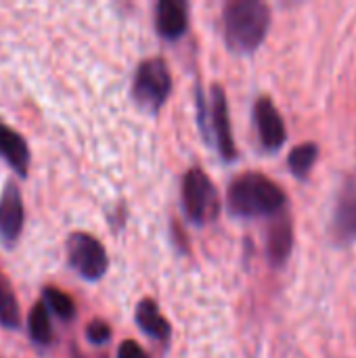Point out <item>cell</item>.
Masks as SVG:
<instances>
[{"mask_svg": "<svg viewBox=\"0 0 356 358\" xmlns=\"http://www.w3.org/2000/svg\"><path fill=\"white\" fill-rule=\"evenodd\" d=\"M285 193L269 176L258 172H245L237 176L227 193L229 212L237 218L277 216L285 208Z\"/></svg>", "mask_w": 356, "mask_h": 358, "instance_id": "obj_1", "label": "cell"}, {"mask_svg": "<svg viewBox=\"0 0 356 358\" xmlns=\"http://www.w3.org/2000/svg\"><path fill=\"white\" fill-rule=\"evenodd\" d=\"M225 40L233 52H254L271 27V8L258 0H231L222 13Z\"/></svg>", "mask_w": 356, "mask_h": 358, "instance_id": "obj_2", "label": "cell"}, {"mask_svg": "<svg viewBox=\"0 0 356 358\" xmlns=\"http://www.w3.org/2000/svg\"><path fill=\"white\" fill-rule=\"evenodd\" d=\"M170 88H172V78L166 61L153 57L138 65L132 80V99L141 111L155 115L164 107Z\"/></svg>", "mask_w": 356, "mask_h": 358, "instance_id": "obj_3", "label": "cell"}, {"mask_svg": "<svg viewBox=\"0 0 356 358\" xmlns=\"http://www.w3.org/2000/svg\"><path fill=\"white\" fill-rule=\"evenodd\" d=\"M180 199H183V210L187 218L199 227L212 222L220 212L218 191L214 182L210 180V176L199 168H191L183 176Z\"/></svg>", "mask_w": 356, "mask_h": 358, "instance_id": "obj_4", "label": "cell"}, {"mask_svg": "<svg viewBox=\"0 0 356 358\" xmlns=\"http://www.w3.org/2000/svg\"><path fill=\"white\" fill-rule=\"evenodd\" d=\"M67 260L71 268L86 281H99L105 277L109 258L103 243L88 233H71L65 243Z\"/></svg>", "mask_w": 356, "mask_h": 358, "instance_id": "obj_5", "label": "cell"}, {"mask_svg": "<svg viewBox=\"0 0 356 358\" xmlns=\"http://www.w3.org/2000/svg\"><path fill=\"white\" fill-rule=\"evenodd\" d=\"M329 231L338 245H353L356 241V172H350L340 187Z\"/></svg>", "mask_w": 356, "mask_h": 358, "instance_id": "obj_6", "label": "cell"}, {"mask_svg": "<svg viewBox=\"0 0 356 358\" xmlns=\"http://www.w3.org/2000/svg\"><path fill=\"white\" fill-rule=\"evenodd\" d=\"M210 128L208 132L214 134L216 149L225 162L237 159V147L231 134V122H229V105H227V94L222 86L214 84L210 92Z\"/></svg>", "mask_w": 356, "mask_h": 358, "instance_id": "obj_7", "label": "cell"}, {"mask_svg": "<svg viewBox=\"0 0 356 358\" xmlns=\"http://www.w3.org/2000/svg\"><path fill=\"white\" fill-rule=\"evenodd\" d=\"M254 120H256L260 143H262V147L266 151H277V149H281L285 145L287 130H285L283 117H281V113L277 111V107L273 105V101L269 96H260L256 101Z\"/></svg>", "mask_w": 356, "mask_h": 358, "instance_id": "obj_8", "label": "cell"}, {"mask_svg": "<svg viewBox=\"0 0 356 358\" xmlns=\"http://www.w3.org/2000/svg\"><path fill=\"white\" fill-rule=\"evenodd\" d=\"M23 197L15 182H6L0 195V239L13 245L23 231Z\"/></svg>", "mask_w": 356, "mask_h": 358, "instance_id": "obj_9", "label": "cell"}, {"mask_svg": "<svg viewBox=\"0 0 356 358\" xmlns=\"http://www.w3.org/2000/svg\"><path fill=\"white\" fill-rule=\"evenodd\" d=\"M187 6L180 0H159L155 6V27L166 40H178L187 31Z\"/></svg>", "mask_w": 356, "mask_h": 358, "instance_id": "obj_10", "label": "cell"}, {"mask_svg": "<svg viewBox=\"0 0 356 358\" xmlns=\"http://www.w3.org/2000/svg\"><path fill=\"white\" fill-rule=\"evenodd\" d=\"M294 248V227L287 214H277L266 237V256L273 266H283Z\"/></svg>", "mask_w": 356, "mask_h": 358, "instance_id": "obj_11", "label": "cell"}, {"mask_svg": "<svg viewBox=\"0 0 356 358\" xmlns=\"http://www.w3.org/2000/svg\"><path fill=\"white\" fill-rule=\"evenodd\" d=\"M0 157L21 176L27 174L29 168V147L25 143V138L15 132L10 126L0 122Z\"/></svg>", "mask_w": 356, "mask_h": 358, "instance_id": "obj_12", "label": "cell"}, {"mask_svg": "<svg viewBox=\"0 0 356 358\" xmlns=\"http://www.w3.org/2000/svg\"><path fill=\"white\" fill-rule=\"evenodd\" d=\"M134 319H136V325L141 327V331L147 334L149 338L166 340L170 336V325L164 319V315L159 313V306L155 304V300H151V298H145L143 302H138V306L134 310Z\"/></svg>", "mask_w": 356, "mask_h": 358, "instance_id": "obj_13", "label": "cell"}, {"mask_svg": "<svg viewBox=\"0 0 356 358\" xmlns=\"http://www.w3.org/2000/svg\"><path fill=\"white\" fill-rule=\"evenodd\" d=\"M317 157H319V147H317L315 143H302V145H298V147L290 153V157H287V164H290L292 174H294L296 178L304 180V178L311 174V170H313Z\"/></svg>", "mask_w": 356, "mask_h": 358, "instance_id": "obj_14", "label": "cell"}, {"mask_svg": "<svg viewBox=\"0 0 356 358\" xmlns=\"http://www.w3.org/2000/svg\"><path fill=\"white\" fill-rule=\"evenodd\" d=\"M27 329H29V336L36 344H50L52 329H50L48 308L42 302H36L31 306L29 317H27Z\"/></svg>", "mask_w": 356, "mask_h": 358, "instance_id": "obj_15", "label": "cell"}, {"mask_svg": "<svg viewBox=\"0 0 356 358\" xmlns=\"http://www.w3.org/2000/svg\"><path fill=\"white\" fill-rule=\"evenodd\" d=\"M42 304L46 308H50L63 321H71L76 317V304H73V300L65 292H61L57 287L42 289Z\"/></svg>", "mask_w": 356, "mask_h": 358, "instance_id": "obj_16", "label": "cell"}, {"mask_svg": "<svg viewBox=\"0 0 356 358\" xmlns=\"http://www.w3.org/2000/svg\"><path fill=\"white\" fill-rule=\"evenodd\" d=\"M19 304L15 294L6 287L0 285V325L6 329H19Z\"/></svg>", "mask_w": 356, "mask_h": 358, "instance_id": "obj_17", "label": "cell"}, {"mask_svg": "<svg viewBox=\"0 0 356 358\" xmlns=\"http://www.w3.org/2000/svg\"><path fill=\"white\" fill-rule=\"evenodd\" d=\"M86 338L90 344L94 346H101V344H107L109 338H111V327L103 321V319H92L86 327Z\"/></svg>", "mask_w": 356, "mask_h": 358, "instance_id": "obj_18", "label": "cell"}, {"mask_svg": "<svg viewBox=\"0 0 356 358\" xmlns=\"http://www.w3.org/2000/svg\"><path fill=\"white\" fill-rule=\"evenodd\" d=\"M118 358H149L147 352L132 340H126L120 344V350H118Z\"/></svg>", "mask_w": 356, "mask_h": 358, "instance_id": "obj_19", "label": "cell"}]
</instances>
